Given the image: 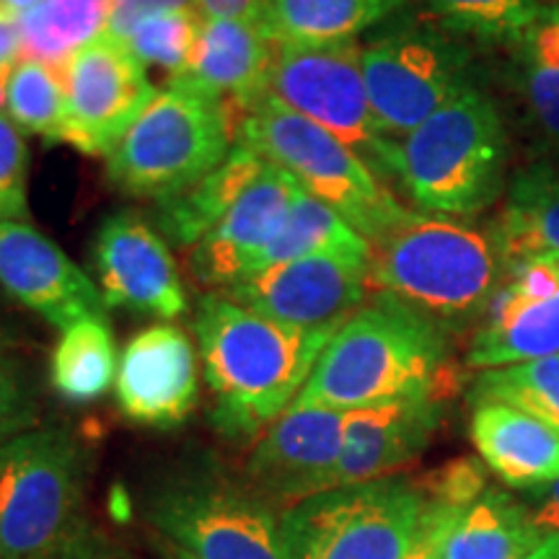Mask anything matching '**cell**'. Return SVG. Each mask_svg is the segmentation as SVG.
<instances>
[{"label":"cell","mask_w":559,"mask_h":559,"mask_svg":"<svg viewBox=\"0 0 559 559\" xmlns=\"http://www.w3.org/2000/svg\"><path fill=\"white\" fill-rule=\"evenodd\" d=\"M334 332L293 330L226 293H205L194 334L213 394V428L236 443L260 438L298 400Z\"/></svg>","instance_id":"cell-1"},{"label":"cell","mask_w":559,"mask_h":559,"mask_svg":"<svg viewBox=\"0 0 559 559\" xmlns=\"http://www.w3.org/2000/svg\"><path fill=\"white\" fill-rule=\"evenodd\" d=\"M453 383L445 326L373 293L326 342L298 402L353 412L412 396L445 400Z\"/></svg>","instance_id":"cell-2"},{"label":"cell","mask_w":559,"mask_h":559,"mask_svg":"<svg viewBox=\"0 0 559 559\" xmlns=\"http://www.w3.org/2000/svg\"><path fill=\"white\" fill-rule=\"evenodd\" d=\"M500 270L492 230L412 210L407 221L370 243L368 288L449 326L487 311Z\"/></svg>","instance_id":"cell-3"},{"label":"cell","mask_w":559,"mask_h":559,"mask_svg":"<svg viewBox=\"0 0 559 559\" xmlns=\"http://www.w3.org/2000/svg\"><path fill=\"white\" fill-rule=\"evenodd\" d=\"M508 132L495 102L469 86L407 135L394 140L389 177L419 213L472 218L500 198Z\"/></svg>","instance_id":"cell-4"},{"label":"cell","mask_w":559,"mask_h":559,"mask_svg":"<svg viewBox=\"0 0 559 559\" xmlns=\"http://www.w3.org/2000/svg\"><path fill=\"white\" fill-rule=\"evenodd\" d=\"M145 523L166 559H283L280 510L215 466H185L156 481Z\"/></svg>","instance_id":"cell-5"},{"label":"cell","mask_w":559,"mask_h":559,"mask_svg":"<svg viewBox=\"0 0 559 559\" xmlns=\"http://www.w3.org/2000/svg\"><path fill=\"white\" fill-rule=\"evenodd\" d=\"M236 140L239 130L221 102L169 79L104 164L117 190L156 202L218 169Z\"/></svg>","instance_id":"cell-6"},{"label":"cell","mask_w":559,"mask_h":559,"mask_svg":"<svg viewBox=\"0 0 559 559\" xmlns=\"http://www.w3.org/2000/svg\"><path fill=\"white\" fill-rule=\"evenodd\" d=\"M86 472L81 440L62 425L0 443V559H47L86 526Z\"/></svg>","instance_id":"cell-7"},{"label":"cell","mask_w":559,"mask_h":559,"mask_svg":"<svg viewBox=\"0 0 559 559\" xmlns=\"http://www.w3.org/2000/svg\"><path fill=\"white\" fill-rule=\"evenodd\" d=\"M236 143H247L290 174L370 243L412 215L358 153L270 96L249 111Z\"/></svg>","instance_id":"cell-8"},{"label":"cell","mask_w":559,"mask_h":559,"mask_svg":"<svg viewBox=\"0 0 559 559\" xmlns=\"http://www.w3.org/2000/svg\"><path fill=\"white\" fill-rule=\"evenodd\" d=\"M428 498L412 477L334 487L280 513L283 559H404Z\"/></svg>","instance_id":"cell-9"},{"label":"cell","mask_w":559,"mask_h":559,"mask_svg":"<svg viewBox=\"0 0 559 559\" xmlns=\"http://www.w3.org/2000/svg\"><path fill=\"white\" fill-rule=\"evenodd\" d=\"M362 79L381 132L400 140L474 86L469 52L436 21L391 26L362 47Z\"/></svg>","instance_id":"cell-10"},{"label":"cell","mask_w":559,"mask_h":559,"mask_svg":"<svg viewBox=\"0 0 559 559\" xmlns=\"http://www.w3.org/2000/svg\"><path fill=\"white\" fill-rule=\"evenodd\" d=\"M267 96L332 132L379 177H389L394 140L383 135L370 109L358 39L277 45Z\"/></svg>","instance_id":"cell-11"},{"label":"cell","mask_w":559,"mask_h":559,"mask_svg":"<svg viewBox=\"0 0 559 559\" xmlns=\"http://www.w3.org/2000/svg\"><path fill=\"white\" fill-rule=\"evenodd\" d=\"M58 73L66 88L60 143L86 156H107L158 94L148 68L111 34L75 52Z\"/></svg>","instance_id":"cell-12"},{"label":"cell","mask_w":559,"mask_h":559,"mask_svg":"<svg viewBox=\"0 0 559 559\" xmlns=\"http://www.w3.org/2000/svg\"><path fill=\"white\" fill-rule=\"evenodd\" d=\"M345 417L347 412L296 400L257 438L243 481L280 513L332 489L345 449Z\"/></svg>","instance_id":"cell-13"},{"label":"cell","mask_w":559,"mask_h":559,"mask_svg":"<svg viewBox=\"0 0 559 559\" xmlns=\"http://www.w3.org/2000/svg\"><path fill=\"white\" fill-rule=\"evenodd\" d=\"M221 293L293 330L334 332L366 304L368 264L306 257L251 272Z\"/></svg>","instance_id":"cell-14"},{"label":"cell","mask_w":559,"mask_h":559,"mask_svg":"<svg viewBox=\"0 0 559 559\" xmlns=\"http://www.w3.org/2000/svg\"><path fill=\"white\" fill-rule=\"evenodd\" d=\"M94 270L104 304L164 321L190 309L169 243L132 210H117L94 236Z\"/></svg>","instance_id":"cell-15"},{"label":"cell","mask_w":559,"mask_h":559,"mask_svg":"<svg viewBox=\"0 0 559 559\" xmlns=\"http://www.w3.org/2000/svg\"><path fill=\"white\" fill-rule=\"evenodd\" d=\"M0 290L60 332L81 319H107L99 285L26 221H0Z\"/></svg>","instance_id":"cell-16"},{"label":"cell","mask_w":559,"mask_h":559,"mask_svg":"<svg viewBox=\"0 0 559 559\" xmlns=\"http://www.w3.org/2000/svg\"><path fill=\"white\" fill-rule=\"evenodd\" d=\"M117 404L130 423L169 430L198 404V355L174 324H153L128 342L115 383Z\"/></svg>","instance_id":"cell-17"},{"label":"cell","mask_w":559,"mask_h":559,"mask_svg":"<svg viewBox=\"0 0 559 559\" xmlns=\"http://www.w3.org/2000/svg\"><path fill=\"white\" fill-rule=\"evenodd\" d=\"M293 192L296 179L267 160L218 226L190 249L192 277L205 288L226 290L251 275L288 221Z\"/></svg>","instance_id":"cell-18"},{"label":"cell","mask_w":559,"mask_h":559,"mask_svg":"<svg viewBox=\"0 0 559 559\" xmlns=\"http://www.w3.org/2000/svg\"><path fill=\"white\" fill-rule=\"evenodd\" d=\"M275 52L277 41L260 19H205L190 66L177 79L221 102L241 130L249 111L267 99Z\"/></svg>","instance_id":"cell-19"},{"label":"cell","mask_w":559,"mask_h":559,"mask_svg":"<svg viewBox=\"0 0 559 559\" xmlns=\"http://www.w3.org/2000/svg\"><path fill=\"white\" fill-rule=\"evenodd\" d=\"M443 415L445 400L438 396H412L347 412L345 449L332 489L396 477L423 456Z\"/></svg>","instance_id":"cell-20"},{"label":"cell","mask_w":559,"mask_h":559,"mask_svg":"<svg viewBox=\"0 0 559 559\" xmlns=\"http://www.w3.org/2000/svg\"><path fill=\"white\" fill-rule=\"evenodd\" d=\"M469 436L502 485L531 489L559 479V432L502 402H474Z\"/></svg>","instance_id":"cell-21"},{"label":"cell","mask_w":559,"mask_h":559,"mask_svg":"<svg viewBox=\"0 0 559 559\" xmlns=\"http://www.w3.org/2000/svg\"><path fill=\"white\" fill-rule=\"evenodd\" d=\"M485 313L466 349L469 368H508L559 355V293L528 300L500 285Z\"/></svg>","instance_id":"cell-22"},{"label":"cell","mask_w":559,"mask_h":559,"mask_svg":"<svg viewBox=\"0 0 559 559\" xmlns=\"http://www.w3.org/2000/svg\"><path fill=\"white\" fill-rule=\"evenodd\" d=\"M264 164L267 158L254 148H249L247 143H236L218 169L194 181L187 190L156 200L153 223L158 234L177 247L192 249L218 226L230 205L251 185V179L264 169Z\"/></svg>","instance_id":"cell-23"},{"label":"cell","mask_w":559,"mask_h":559,"mask_svg":"<svg viewBox=\"0 0 559 559\" xmlns=\"http://www.w3.org/2000/svg\"><path fill=\"white\" fill-rule=\"evenodd\" d=\"M502 264L559 254V171L531 166L510 181L506 205L492 228Z\"/></svg>","instance_id":"cell-24"},{"label":"cell","mask_w":559,"mask_h":559,"mask_svg":"<svg viewBox=\"0 0 559 559\" xmlns=\"http://www.w3.org/2000/svg\"><path fill=\"white\" fill-rule=\"evenodd\" d=\"M407 0H267L260 13L277 45H334L386 24Z\"/></svg>","instance_id":"cell-25"},{"label":"cell","mask_w":559,"mask_h":559,"mask_svg":"<svg viewBox=\"0 0 559 559\" xmlns=\"http://www.w3.org/2000/svg\"><path fill=\"white\" fill-rule=\"evenodd\" d=\"M544 542L523 521L515 495L489 487L469 508L456 510L438 542V559H523Z\"/></svg>","instance_id":"cell-26"},{"label":"cell","mask_w":559,"mask_h":559,"mask_svg":"<svg viewBox=\"0 0 559 559\" xmlns=\"http://www.w3.org/2000/svg\"><path fill=\"white\" fill-rule=\"evenodd\" d=\"M306 257H337V260L370 264V241L342 218L337 210L313 198L296 181L290 213L283 230L254 264V272L270 264L306 260Z\"/></svg>","instance_id":"cell-27"},{"label":"cell","mask_w":559,"mask_h":559,"mask_svg":"<svg viewBox=\"0 0 559 559\" xmlns=\"http://www.w3.org/2000/svg\"><path fill=\"white\" fill-rule=\"evenodd\" d=\"M111 0H39L19 16L21 60L60 70L75 52L107 34Z\"/></svg>","instance_id":"cell-28"},{"label":"cell","mask_w":559,"mask_h":559,"mask_svg":"<svg viewBox=\"0 0 559 559\" xmlns=\"http://www.w3.org/2000/svg\"><path fill=\"white\" fill-rule=\"evenodd\" d=\"M117 342L107 319L75 321L60 334L50 358V386L70 404L102 400L117 383Z\"/></svg>","instance_id":"cell-29"},{"label":"cell","mask_w":559,"mask_h":559,"mask_svg":"<svg viewBox=\"0 0 559 559\" xmlns=\"http://www.w3.org/2000/svg\"><path fill=\"white\" fill-rule=\"evenodd\" d=\"M430 21L456 37L519 39L555 0H419Z\"/></svg>","instance_id":"cell-30"},{"label":"cell","mask_w":559,"mask_h":559,"mask_svg":"<svg viewBox=\"0 0 559 559\" xmlns=\"http://www.w3.org/2000/svg\"><path fill=\"white\" fill-rule=\"evenodd\" d=\"M515 41L531 111L544 135L559 145V5L544 11Z\"/></svg>","instance_id":"cell-31"},{"label":"cell","mask_w":559,"mask_h":559,"mask_svg":"<svg viewBox=\"0 0 559 559\" xmlns=\"http://www.w3.org/2000/svg\"><path fill=\"white\" fill-rule=\"evenodd\" d=\"M472 400L510 404L559 432V355L481 370L472 386Z\"/></svg>","instance_id":"cell-32"},{"label":"cell","mask_w":559,"mask_h":559,"mask_svg":"<svg viewBox=\"0 0 559 559\" xmlns=\"http://www.w3.org/2000/svg\"><path fill=\"white\" fill-rule=\"evenodd\" d=\"M5 111L21 132L60 143L66 122V88L58 70L19 60L5 75Z\"/></svg>","instance_id":"cell-33"},{"label":"cell","mask_w":559,"mask_h":559,"mask_svg":"<svg viewBox=\"0 0 559 559\" xmlns=\"http://www.w3.org/2000/svg\"><path fill=\"white\" fill-rule=\"evenodd\" d=\"M205 16L200 11H171L143 19L124 39L145 68L156 66L177 79L190 66L194 41Z\"/></svg>","instance_id":"cell-34"},{"label":"cell","mask_w":559,"mask_h":559,"mask_svg":"<svg viewBox=\"0 0 559 559\" xmlns=\"http://www.w3.org/2000/svg\"><path fill=\"white\" fill-rule=\"evenodd\" d=\"M39 386L29 362L0 355V443L37 428Z\"/></svg>","instance_id":"cell-35"},{"label":"cell","mask_w":559,"mask_h":559,"mask_svg":"<svg viewBox=\"0 0 559 559\" xmlns=\"http://www.w3.org/2000/svg\"><path fill=\"white\" fill-rule=\"evenodd\" d=\"M419 489L425 492L428 502L436 506L461 510L469 508L472 502H477L489 487V469L485 461L474 456H459L445 461L443 466L417 477Z\"/></svg>","instance_id":"cell-36"},{"label":"cell","mask_w":559,"mask_h":559,"mask_svg":"<svg viewBox=\"0 0 559 559\" xmlns=\"http://www.w3.org/2000/svg\"><path fill=\"white\" fill-rule=\"evenodd\" d=\"M26 177H29V151L24 132L0 111V221H26Z\"/></svg>","instance_id":"cell-37"},{"label":"cell","mask_w":559,"mask_h":559,"mask_svg":"<svg viewBox=\"0 0 559 559\" xmlns=\"http://www.w3.org/2000/svg\"><path fill=\"white\" fill-rule=\"evenodd\" d=\"M171 11H200L198 0H111L107 34L117 39H128L143 19Z\"/></svg>","instance_id":"cell-38"},{"label":"cell","mask_w":559,"mask_h":559,"mask_svg":"<svg viewBox=\"0 0 559 559\" xmlns=\"http://www.w3.org/2000/svg\"><path fill=\"white\" fill-rule=\"evenodd\" d=\"M515 498H519L523 521L539 539L559 536V479L523 489V495H515Z\"/></svg>","instance_id":"cell-39"},{"label":"cell","mask_w":559,"mask_h":559,"mask_svg":"<svg viewBox=\"0 0 559 559\" xmlns=\"http://www.w3.org/2000/svg\"><path fill=\"white\" fill-rule=\"evenodd\" d=\"M47 559H135L130 549L96 528L94 523H86L79 534L68 544H62L58 551H52Z\"/></svg>","instance_id":"cell-40"},{"label":"cell","mask_w":559,"mask_h":559,"mask_svg":"<svg viewBox=\"0 0 559 559\" xmlns=\"http://www.w3.org/2000/svg\"><path fill=\"white\" fill-rule=\"evenodd\" d=\"M453 513H456V510L436 506V502H428V513H425V521H423V528H419L417 542L412 544L409 555L404 559H438L440 531H443L445 521H449Z\"/></svg>","instance_id":"cell-41"},{"label":"cell","mask_w":559,"mask_h":559,"mask_svg":"<svg viewBox=\"0 0 559 559\" xmlns=\"http://www.w3.org/2000/svg\"><path fill=\"white\" fill-rule=\"evenodd\" d=\"M205 19H260L267 0H198Z\"/></svg>","instance_id":"cell-42"},{"label":"cell","mask_w":559,"mask_h":559,"mask_svg":"<svg viewBox=\"0 0 559 559\" xmlns=\"http://www.w3.org/2000/svg\"><path fill=\"white\" fill-rule=\"evenodd\" d=\"M19 60H21L19 16L0 5V73H9Z\"/></svg>","instance_id":"cell-43"},{"label":"cell","mask_w":559,"mask_h":559,"mask_svg":"<svg viewBox=\"0 0 559 559\" xmlns=\"http://www.w3.org/2000/svg\"><path fill=\"white\" fill-rule=\"evenodd\" d=\"M523 559H559V536H547V539L536 544Z\"/></svg>","instance_id":"cell-44"},{"label":"cell","mask_w":559,"mask_h":559,"mask_svg":"<svg viewBox=\"0 0 559 559\" xmlns=\"http://www.w3.org/2000/svg\"><path fill=\"white\" fill-rule=\"evenodd\" d=\"M39 0H0V5H3V9H9L11 13H16V16H21V13L24 11H29L32 5H37Z\"/></svg>","instance_id":"cell-45"},{"label":"cell","mask_w":559,"mask_h":559,"mask_svg":"<svg viewBox=\"0 0 559 559\" xmlns=\"http://www.w3.org/2000/svg\"><path fill=\"white\" fill-rule=\"evenodd\" d=\"M11 347H16V337H13V332L0 321V355L11 353Z\"/></svg>","instance_id":"cell-46"},{"label":"cell","mask_w":559,"mask_h":559,"mask_svg":"<svg viewBox=\"0 0 559 559\" xmlns=\"http://www.w3.org/2000/svg\"><path fill=\"white\" fill-rule=\"evenodd\" d=\"M536 262H544L547 267L555 272V275L559 277V254H544V257H536Z\"/></svg>","instance_id":"cell-47"},{"label":"cell","mask_w":559,"mask_h":559,"mask_svg":"<svg viewBox=\"0 0 559 559\" xmlns=\"http://www.w3.org/2000/svg\"><path fill=\"white\" fill-rule=\"evenodd\" d=\"M5 75L9 73H0V109H5Z\"/></svg>","instance_id":"cell-48"}]
</instances>
